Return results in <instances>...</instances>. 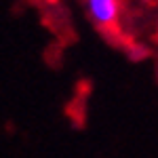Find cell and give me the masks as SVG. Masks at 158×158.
Masks as SVG:
<instances>
[{"mask_svg":"<svg viewBox=\"0 0 158 158\" xmlns=\"http://www.w3.org/2000/svg\"><path fill=\"white\" fill-rule=\"evenodd\" d=\"M85 11L97 27H112L120 19V0H85Z\"/></svg>","mask_w":158,"mask_h":158,"instance_id":"6da1fadb","label":"cell"}]
</instances>
